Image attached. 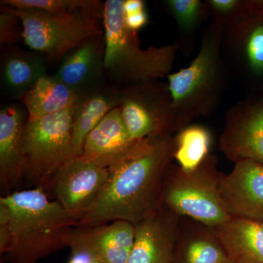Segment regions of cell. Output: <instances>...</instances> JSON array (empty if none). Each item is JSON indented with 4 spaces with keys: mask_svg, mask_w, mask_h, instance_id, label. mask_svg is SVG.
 <instances>
[{
    "mask_svg": "<svg viewBox=\"0 0 263 263\" xmlns=\"http://www.w3.org/2000/svg\"><path fill=\"white\" fill-rule=\"evenodd\" d=\"M181 218L163 204L136 224L127 263H174Z\"/></svg>",
    "mask_w": 263,
    "mask_h": 263,
    "instance_id": "4fadbf2b",
    "label": "cell"
},
{
    "mask_svg": "<svg viewBox=\"0 0 263 263\" xmlns=\"http://www.w3.org/2000/svg\"><path fill=\"white\" fill-rule=\"evenodd\" d=\"M12 243L10 224H0V254L4 255L8 252Z\"/></svg>",
    "mask_w": 263,
    "mask_h": 263,
    "instance_id": "f1b7e54d",
    "label": "cell"
},
{
    "mask_svg": "<svg viewBox=\"0 0 263 263\" xmlns=\"http://www.w3.org/2000/svg\"><path fill=\"white\" fill-rule=\"evenodd\" d=\"M224 31L222 24L211 20L190 65L167 77L177 132L210 117L220 105L230 77L221 54Z\"/></svg>",
    "mask_w": 263,
    "mask_h": 263,
    "instance_id": "3957f363",
    "label": "cell"
},
{
    "mask_svg": "<svg viewBox=\"0 0 263 263\" xmlns=\"http://www.w3.org/2000/svg\"><path fill=\"white\" fill-rule=\"evenodd\" d=\"M0 15V43L11 45L23 38V29H21L22 21L17 15L1 10Z\"/></svg>",
    "mask_w": 263,
    "mask_h": 263,
    "instance_id": "4316f807",
    "label": "cell"
},
{
    "mask_svg": "<svg viewBox=\"0 0 263 263\" xmlns=\"http://www.w3.org/2000/svg\"><path fill=\"white\" fill-rule=\"evenodd\" d=\"M220 194L231 217L263 222V164L249 160L235 162L221 180Z\"/></svg>",
    "mask_w": 263,
    "mask_h": 263,
    "instance_id": "5bb4252c",
    "label": "cell"
},
{
    "mask_svg": "<svg viewBox=\"0 0 263 263\" xmlns=\"http://www.w3.org/2000/svg\"><path fill=\"white\" fill-rule=\"evenodd\" d=\"M25 121L23 109L9 105L0 111V190L2 196L17 191L24 181V164L22 151Z\"/></svg>",
    "mask_w": 263,
    "mask_h": 263,
    "instance_id": "2e32d148",
    "label": "cell"
},
{
    "mask_svg": "<svg viewBox=\"0 0 263 263\" xmlns=\"http://www.w3.org/2000/svg\"><path fill=\"white\" fill-rule=\"evenodd\" d=\"M219 150L230 162L263 164V100L238 101L228 109Z\"/></svg>",
    "mask_w": 263,
    "mask_h": 263,
    "instance_id": "30bf717a",
    "label": "cell"
},
{
    "mask_svg": "<svg viewBox=\"0 0 263 263\" xmlns=\"http://www.w3.org/2000/svg\"><path fill=\"white\" fill-rule=\"evenodd\" d=\"M148 16L146 10L124 14V23L132 31L138 32L148 24Z\"/></svg>",
    "mask_w": 263,
    "mask_h": 263,
    "instance_id": "83f0119b",
    "label": "cell"
},
{
    "mask_svg": "<svg viewBox=\"0 0 263 263\" xmlns=\"http://www.w3.org/2000/svg\"><path fill=\"white\" fill-rule=\"evenodd\" d=\"M216 155L210 154L193 171L172 164L165 178L163 204L181 217L216 228L229 220L220 194L224 174L217 167Z\"/></svg>",
    "mask_w": 263,
    "mask_h": 263,
    "instance_id": "5b68a950",
    "label": "cell"
},
{
    "mask_svg": "<svg viewBox=\"0 0 263 263\" xmlns=\"http://www.w3.org/2000/svg\"><path fill=\"white\" fill-rule=\"evenodd\" d=\"M47 57L36 51L10 48L2 55V91L20 98L43 76H47Z\"/></svg>",
    "mask_w": 263,
    "mask_h": 263,
    "instance_id": "d6986e66",
    "label": "cell"
},
{
    "mask_svg": "<svg viewBox=\"0 0 263 263\" xmlns=\"http://www.w3.org/2000/svg\"><path fill=\"white\" fill-rule=\"evenodd\" d=\"M211 20L228 27L240 18L248 9L249 1L245 0H205Z\"/></svg>",
    "mask_w": 263,
    "mask_h": 263,
    "instance_id": "484cf974",
    "label": "cell"
},
{
    "mask_svg": "<svg viewBox=\"0 0 263 263\" xmlns=\"http://www.w3.org/2000/svg\"><path fill=\"white\" fill-rule=\"evenodd\" d=\"M119 108L133 140L177 133L168 85L160 80L122 86Z\"/></svg>",
    "mask_w": 263,
    "mask_h": 263,
    "instance_id": "ba28073f",
    "label": "cell"
},
{
    "mask_svg": "<svg viewBox=\"0 0 263 263\" xmlns=\"http://www.w3.org/2000/svg\"><path fill=\"white\" fill-rule=\"evenodd\" d=\"M135 240V226L125 221L73 227L67 237L71 252H85L100 263H127Z\"/></svg>",
    "mask_w": 263,
    "mask_h": 263,
    "instance_id": "7c38bea8",
    "label": "cell"
},
{
    "mask_svg": "<svg viewBox=\"0 0 263 263\" xmlns=\"http://www.w3.org/2000/svg\"><path fill=\"white\" fill-rule=\"evenodd\" d=\"M122 88L105 84L79 95L72 114V143L81 157L88 135L108 113L120 105Z\"/></svg>",
    "mask_w": 263,
    "mask_h": 263,
    "instance_id": "e0dca14e",
    "label": "cell"
},
{
    "mask_svg": "<svg viewBox=\"0 0 263 263\" xmlns=\"http://www.w3.org/2000/svg\"><path fill=\"white\" fill-rule=\"evenodd\" d=\"M124 3L107 0L104 3L105 74L122 86L167 78L180 51L179 44L141 48L138 32L124 23Z\"/></svg>",
    "mask_w": 263,
    "mask_h": 263,
    "instance_id": "277c9868",
    "label": "cell"
},
{
    "mask_svg": "<svg viewBox=\"0 0 263 263\" xmlns=\"http://www.w3.org/2000/svg\"><path fill=\"white\" fill-rule=\"evenodd\" d=\"M226 263H232L231 262H226Z\"/></svg>",
    "mask_w": 263,
    "mask_h": 263,
    "instance_id": "1f68e13d",
    "label": "cell"
},
{
    "mask_svg": "<svg viewBox=\"0 0 263 263\" xmlns=\"http://www.w3.org/2000/svg\"><path fill=\"white\" fill-rule=\"evenodd\" d=\"M174 152L175 135L135 140L108 167L103 189L78 226L115 221L136 226L160 209Z\"/></svg>",
    "mask_w": 263,
    "mask_h": 263,
    "instance_id": "6da1fadb",
    "label": "cell"
},
{
    "mask_svg": "<svg viewBox=\"0 0 263 263\" xmlns=\"http://www.w3.org/2000/svg\"><path fill=\"white\" fill-rule=\"evenodd\" d=\"M212 132L205 126L190 124L175 135L174 161L184 171L196 169L210 155Z\"/></svg>",
    "mask_w": 263,
    "mask_h": 263,
    "instance_id": "cb8c5ba5",
    "label": "cell"
},
{
    "mask_svg": "<svg viewBox=\"0 0 263 263\" xmlns=\"http://www.w3.org/2000/svg\"><path fill=\"white\" fill-rule=\"evenodd\" d=\"M232 263H263V222L231 217L213 228Z\"/></svg>",
    "mask_w": 263,
    "mask_h": 263,
    "instance_id": "ac0fdd59",
    "label": "cell"
},
{
    "mask_svg": "<svg viewBox=\"0 0 263 263\" xmlns=\"http://www.w3.org/2000/svg\"><path fill=\"white\" fill-rule=\"evenodd\" d=\"M73 107L24 125L22 151L24 181L47 191L52 178L62 166L77 157L72 143Z\"/></svg>",
    "mask_w": 263,
    "mask_h": 263,
    "instance_id": "8992f818",
    "label": "cell"
},
{
    "mask_svg": "<svg viewBox=\"0 0 263 263\" xmlns=\"http://www.w3.org/2000/svg\"><path fill=\"white\" fill-rule=\"evenodd\" d=\"M108 174V168L82 156L76 157L57 171L47 191L79 221L98 196Z\"/></svg>",
    "mask_w": 263,
    "mask_h": 263,
    "instance_id": "8fae6325",
    "label": "cell"
},
{
    "mask_svg": "<svg viewBox=\"0 0 263 263\" xmlns=\"http://www.w3.org/2000/svg\"><path fill=\"white\" fill-rule=\"evenodd\" d=\"M146 10L145 3L142 0H124V14L136 13Z\"/></svg>",
    "mask_w": 263,
    "mask_h": 263,
    "instance_id": "f546056e",
    "label": "cell"
},
{
    "mask_svg": "<svg viewBox=\"0 0 263 263\" xmlns=\"http://www.w3.org/2000/svg\"><path fill=\"white\" fill-rule=\"evenodd\" d=\"M95 263H100V262H95Z\"/></svg>",
    "mask_w": 263,
    "mask_h": 263,
    "instance_id": "d6a6232c",
    "label": "cell"
},
{
    "mask_svg": "<svg viewBox=\"0 0 263 263\" xmlns=\"http://www.w3.org/2000/svg\"><path fill=\"white\" fill-rule=\"evenodd\" d=\"M134 141L128 133L118 107L107 114L88 135L82 157L108 168Z\"/></svg>",
    "mask_w": 263,
    "mask_h": 263,
    "instance_id": "ffe728a7",
    "label": "cell"
},
{
    "mask_svg": "<svg viewBox=\"0 0 263 263\" xmlns=\"http://www.w3.org/2000/svg\"><path fill=\"white\" fill-rule=\"evenodd\" d=\"M2 5L17 9H37L50 13L84 11L103 20L104 3L96 0H3Z\"/></svg>",
    "mask_w": 263,
    "mask_h": 263,
    "instance_id": "d4e9b609",
    "label": "cell"
},
{
    "mask_svg": "<svg viewBox=\"0 0 263 263\" xmlns=\"http://www.w3.org/2000/svg\"><path fill=\"white\" fill-rule=\"evenodd\" d=\"M95 260L89 254L85 252H71V257L68 263H95Z\"/></svg>",
    "mask_w": 263,
    "mask_h": 263,
    "instance_id": "4dcf8cb0",
    "label": "cell"
},
{
    "mask_svg": "<svg viewBox=\"0 0 263 263\" xmlns=\"http://www.w3.org/2000/svg\"><path fill=\"white\" fill-rule=\"evenodd\" d=\"M1 10L21 19L24 43L33 51L47 57L48 63H59L71 50L103 33L100 24L103 20L87 12L55 14L5 5H2Z\"/></svg>",
    "mask_w": 263,
    "mask_h": 263,
    "instance_id": "52a82bcc",
    "label": "cell"
},
{
    "mask_svg": "<svg viewBox=\"0 0 263 263\" xmlns=\"http://www.w3.org/2000/svg\"><path fill=\"white\" fill-rule=\"evenodd\" d=\"M10 211V248L8 263H37L65 248L67 237L79 221L41 188L13 192L0 197Z\"/></svg>",
    "mask_w": 263,
    "mask_h": 263,
    "instance_id": "7a4b0ae2",
    "label": "cell"
},
{
    "mask_svg": "<svg viewBox=\"0 0 263 263\" xmlns=\"http://www.w3.org/2000/svg\"><path fill=\"white\" fill-rule=\"evenodd\" d=\"M221 54L231 77L263 76V1H249L245 14L224 27Z\"/></svg>",
    "mask_w": 263,
    "mask_h": 263,
    "instance_id": "9c48e42d",
    "label": "cell"
},
{
    "mask_svg": "<svg viewBox=\"0 0 263 263\" xmlns=\"http://www.w3.org/2000/svg\"><path fill=\"white\" fill-rule=\"evenodd\" d=\"M79 95L57 80L53 76H45L26 91L20 100L27 108L29 119H40L72 108Z\"/></svg>",
    "mask_w": 263,
    "mask_h": 263,
    "instance_id": "7402d4cb",
    "label": "cell"
},
{
    "mask_svg": "<svg viewBox=\"0 0 263 263\" xmlns=\"http://www.w3.org/2000/svg\"><path fill=\"white\" fill-rule=\"evenodd\" d=\"M104 33L86 40L62 59L55 78L78 95L104 84Z\"/></svg>",
    "mask_w": 263,
    "mask_h": 263,
    "instance_id": "9a60e30c",
    "label": "cell"
},
{
    "mask_svg": "<svg viewBox=\"0 0 263 263\" xmlns=\"http://www.w3.org/2000/svg\"><path fill=\"white\" fill-rule=\"evenodd\" d=\"M230 262L214 229L189 218H181L174 263Z\"/></svg>",
    "mask_w": 263,
    "mask_h": 263,
    "instance_id": "44dd1931",
    "label": "cell"
},
{
    "mask_svg": "<svg viewBox=\"0 0 263 263\" xmlns=\"http://www.w3.org/2000/svg\"><path fill=\"white\" fill-rule=\"evenodd\" d=\"M166 9L176 21L179 32L180 51L186 57L192 54L197 33L209 18L205 1L201 0H167Z\"/></svg>",
    "mask_w": 263,
    "mask_h": 263,
    "instance_id": "603a6c76",
    "label": "cell"
}]
</instances>
